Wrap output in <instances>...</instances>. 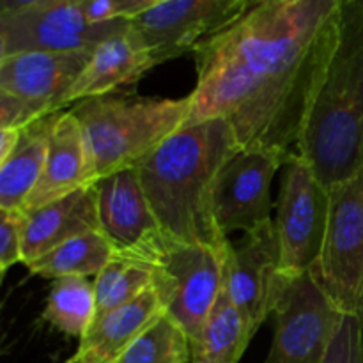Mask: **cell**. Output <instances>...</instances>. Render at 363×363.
<instances>
[{"instance_id":"1","label":"cell","mask_w":363,"mask_h":363,"mask_svg":"<svg viewBox=\"0 0 363 363\" xmlns=\"http://www.w3.org/2000/svg\"><path fill=\"white\" fill-rule=\"evenodd\" d=\"M342 0H259L191 52L184 126L223 119L243 151L294 155L337 45Z\"/></svg>"},{"instance_id":"2","label":"cell","mask_w":363,"mask_h":363,"mask_svg":"<svg viewBox=\"0 0 363 363\" xmlns=\"http://www.w3.org/2000/svg\"><path fill=\"white\" fill-rule=\"evenodd\" d=\"M240 151L229 123L211 119L181 128L135 167L145 199L172 243L229 250L233 243L216 223L213 195L222 169Z\"/></svg>"},{"instance_id":"3","label":"cell","mask_w":363,"mask_h":363,"mask_svg":"<svg viewBox=\"0 0 363 363\" xmlns=\"http://www.w3.org/2000/svg\"><path fill=\"white\" fill-rule=\"evenodd\" d=\"M294 152L328 190L363 169V0H342L335 50Z\"/></svg>"},{"instance_id":"4","label":"cell","mask_w":363,"mask_h":363,"mask_svg":"<svg viewBox=\"0 0 363 363\" xmlns=\"http://www.w3.org/2000/svg\"><path fill=\"white\" fill-rule=\"evenodd\" d=\"M80 123L92 183L135 169L160 144L184 128L190 99L140 98L113 92L71 106Z\"/></svg>"},{"instance_id":"5","label":"cell","mask_w":363,"mask_h":363,"mask_svg":"<svg viewBox=\"0 0 363 363\" xmlns=\"http://www.w3.org/2000/svg\"><path fill=\"white\" fill-rule=\"evenodd\" d=\"M130 27V21L91 23L80 0H2L0 59L18 53L92 50Z\"/></svg>"},{"instance_id":"6","label":"cell","mask_w":363,"mask_h":363,"mask_svg":"<svg viewBox=\"0 0 363 363\" xmlns=\"http://www.w3.org/2000/svg\"><path fill=\"white\" fill-rule=\"evenodd\" d=\"M275 335L268 363H323L342 312L312 272L280 275L277 282Z\"/></svg>"},{"instance_id":"7","label":"cell","mask_w":363,"mask_h":363,"mask_svg":"<svg viewBox=\"0 0 363 363\" xmlns=\"http://www.w3.org/2000/svg\"><path fill=\"white\" fill-rule=\"evenodd\" d=\"M314 277L342 314H358L363 294V169L330 188V218Z\"/></svg>"},{"instance_id":"8","label":"cell","mask_w":363,"mask_h":363,"mask_svg":"<svg viewBox=\"0 0 363 363\" xmlns=\"http://www.w3.org/2000/svg\"><path fill=\"white\" fill-rule=\"evenodd\" d=\"M282 169L275 218L280 275H300L318 264L330 218V190L296 152Z\"/></svg>"},{"instance_id":"9","label":"cell","mask_w":363,"mask_h":363,"mask_svg":"<svg viewBox=\"0 0 363 363\" xmlns=\"http://www.w3.org/2000/svg\"><path fill=\"white\" fill-rule=\"evenodd\" d=\"M99 230L113 250L116 261L162 268L172 241L156 220L137 169H128L96 183Z\"/></svg>"},{"instance_id":"10","label":"cell","mask_w":363,"mask_h":363,"mask_svg":"<svg viewBox=\"0 0 363 363\" xmlns=\"http://www.w3.org/2000/svg\"><path fill=\"white\" fill-rule=\"evenodd\" d=\"M227 252L204 245L174 243L162 268H156L155 287L167 307L190 337L202 335L225 284Z\"/></svg>"},{"instance_id":"11","label":"cell","mask_w":363,"mask_h":363,"mask_svg":"<svg viewBox=\"0 0 363 363\" xmlns=\"http://www.w3.org/2000/svg\"><path fill=\"white\" fill-rule=\"evenodd\" d=\"M252 0H155L130 21L156 66L177 59L241 16Z\"/></svg>"},{"instance_id":"12","label":"cell","mask_w":363,"mask_h":363,"mask_svg":"<svg viewBox=\"0 0 363 363\" xmlns=\"http://www.w3.org/2000/svg\"><path fill=\"white\" fill-rule=\"evenodd\" d=\"M289 158L275 151H240L216 179L213 211L220 230L250 233L272 218V183Z\"/></svg>"},{"instance_id":"13","label":"cell","mask_w":363,"mask_h":363,"mask_svg":"<svg viewBox=\"0 0 363 363\" xmlns=\"http://www.w3.org/2000/svg\"><path fill=\"white\" fill-rule=\"evenodd\" d=\"M280 277V245L275 222L262 223L245 234L225 255V291L243 314L252 333H257L273 312Z\"/></svg>"},{"instance_id":"14","label":"cell","mask_w":363,"mask_h":363,"mask_svg":"<svg viewBox=\"0 0 363 363\" xmlns=\"http://www.w3.org/2000/svg\"><path fill=\"white\" fill-rule=\"evenodd\" d=\"M92 50L18 53L0 59V92L38 103L52 113L62 112L64 96L87 66Z\"/></svg>"},{"instance_id":"15","label":"cell","mask_w":363,"mask_h":363,"mask_svg":"<svg viewBox=\"0 0 363 363\" xmlns=\"http://www.w3.org/2000/svg\"><path fill=\"white\" fill-rule=\"evenodd\" d=\"M155 66L147 45L130 25L92 50L87 66L64 96V106L113 94L124 85L137 84Z\"/></svg>"},{"instance_id":"16","label":"cell","mask_w":363,"mask_h":363,"mask_svg":"<svg viewBox=\"0 0 363 363\" xmlns=\"http://www.w3.org/2000/svg\"><path fill=\"white\" fill-rule=\"evenodd\" d=\"M91 163L84 131L77 117L66 112H57L53 119L50 149L41 179L25 201L21 215H30L43 206L52 204L80 188L92 186Z\"/></svg>"},{"instance_id":"17","label":"cell","mask_w":363,"mask_h":363,"mask_svg":"<svg viewBox=\"0 0 363 363\" xmlns=\"http://www.w3.org/2000/svg\"><path fill=\"white\" fill-rule=\"evenodd\" d=\"M165 314V303L152 286L135 301L98 319L66 363H117Z\"/></svg>"},{"instance_id":"18","label":"cell","mask_w":363,"mask_h":363,"mask_svg":"<svg viewBox=\"0 0 363 363\" xmlns=\"http://www.w3.org/2000/svg\"><path fill=\"white\" fill-rule=\"evenodd\" d=\"M92 230H99L96 184L80 188L25 216L23 264H30L66 241Z\"/></svg>"},{"instance_id":"19","label":"cell","mask_w":363,"mask_h":363,"mask_svg":"<svg viewBox=\"0 0 363 363\" xmlns=\"http://www.w3.org/2000/svg\"><path fill=\"white\" fill-rule=\"evenodd\" d=\"M55 113L21 130L13 155L0 163V211H20L41 179Z\"/></svg>"},{"instance_id":"20","label":"cell","mask_w":363,"mask_h":363,"mask_svg":"<svg viewBox=\"0 0 363 363\" xmlns=\"http://www.w3.org/2000/svg\"><path fill=\"white\" fill-rule=\"evenodd\" d=\"M247 319L223 291L202 335L191 344V363H240L254 339Z\"/></svg>"},{"instance_id":"21","label":"cell","mask_w":363,"mask_h":363,"mask_svg":"<svg viewBox=\"0 0 363 363\" xmlns=\"http://www.w3.org/2000/svg\"><path fill=\"white\" fill-rule=\"evenodd\" d=\"M113 257V250L101 230H92L82 236L66 241L60 247L53 248L38 261L30 262L25 268L32 275L43 279H64V277H96L106 268Z\"/></svg>"},{"instance_id":"22","label":"cell","mask_w":363,"mask_h":363,"mask_svg":"<svg viewBox=\"0 0 363 363\" xmlns=\"http://www.w3.org/2000/svg\"><path fill=\"white\" fill-rule=\"evenodd\" d=\"M94 282L84 277L53 280L43 319L59 332L80 340L94 325Z\"/></svg>"},{"instance_id":"23","label":"cell","mask_w":363,"mask_h":363,"mask_svg":"<svg viewBox=\"0 0 363 363\" xmlns=\"http://www.w3.org/2000/svg\"><path fill=\"white\" fill-rule=\"evenodd\" d=\"M155 275L156 268L151 266L128 261L110 262L99 275L94 277V323L140 298L155 286Z\"/></svg>"},{"instance_id":"24","label":"cell","mask_w":363,"mask_h":363,"mask_svg":"<svg viewBox=\"0 0 363 363\" xmlns=\"http://www.w3.org/2000/svg\"><path fill=\"white\" fill-rule=\"evenodd\" d=\"M117 363H191V340L183 326L165 314Z\"/></svg>"},{"instance_id":"25","label":"cell","mask_w":363,"mask_h":363,"mask_svg":"<svg viewBox=\"0 0 363 363\" xmlns=\"http://www.w3.org/2000/svg\"><path fill=\"white\" fill-rule=\"evenodd\" d=\"M323 363H363V321L360 315H340Z\"/></svg>"},{"instance_id":"26","label":"cell","mask_w":363,"mask_h":363,"mask_svg":"<svg viewBox=\"0 0 363 363\" xmlns=\"http://www.w3.org/2000/svg\"><path fill=\"white\" fill-rule=\"evenodd\" d=\"M155 4V0H80V7L91 23L131 21Z\"/></svg>"},{"instance_id":"27","label":"cell","mask_w":363,"mask_h":363,"mask_svg":"<svg viewBox=\"0 0 363 363\" xmlns=\"http://www.w3.org/2000/svg\"><path fill=\"white\" fill-rule=\"evenodd\" d=\"M23 223L20 211H0V272L23 264Z\"/></svg>"},{"instance_id":"28","label":"cell","mask_w":363,"mask_h":363,"mask_svg":"<svg viewBox=\"0 0 363 363\" xmlns=\"http://www.w3.org/2000/svg\"><path fill=\"white\" fill-rule=\"evenodd\" d=\"M48 116L52 112L46 106L0 92V130H25Z\"/></svg>"},{"instance_id":"29","label":"cell","mask_w":363,"mask_h":363,"mask_svg":"<svg viewBox=\"0 0 363 363\" xmlns=\"http://www.w3.org/2000/svg\"><path fill=\"white\" fill-rule=\"evenodd\" d=\"M21 130H0V163L6 162L20 142Z\"/></svg>"},{"instance_id":"30","label":"cell","mask_w":363,"mask_h":363,"mask_svg":"<svg viewBox=\"0 0 363 363\" xmlns=\"http://www.w3.org/2000/svg\"><path fill=\"white\" fill-rule=\"evenodd\" d=\"M358 315H360V319L363 321V294H362V301H360V308H358Z\"/></svg>"}]
</instances>
